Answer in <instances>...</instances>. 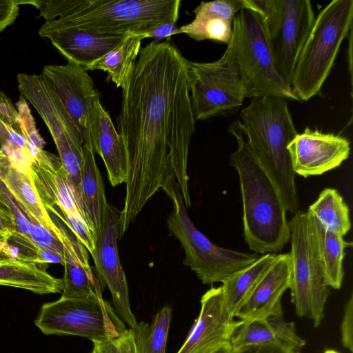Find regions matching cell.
Segmentation results:
<instances>
[{
	"instance_id": "1",
	"label": "cell",
	"mask_w": 353,
	"mask_h": 353,
	"mask_svg": "<svg viewBox=\"0 0 353 353\" xmlns=\"http://www.w3.org/2000/svg\"><path fill=\"white\" fill-rule=\"evenodd\" d=\"M187 60L169 41L142 48L121 86L117 130L128 173L121 239L149 199L176 180L186 209L191 201L188 162L195 132Z\"/></svg>"
},
{
	"instance_id": "2",
	"label": "cell",
	"mask_w": 353,
	"mask_h": 353,
	"mask_svg": "<svg viewBox=\"0 0 353 353\" xmlns=\"http://www.w3.org/2000/svg\"><path fill=\"white\" fill-rule=\"evenodd\" d=\"M45 23L103 35L142 34L165 23H176L181 0H32Z\"/></svg>"
},
{
	"instance_id": "3",
	"label": "cell",
	"mask_w": 353,
	"mask_h": 353,
	"mask_svg": "<svg viewBox=\"0 0 353 353\" xmlns=\"http://www.w3.org/2000/svg\"><path fill=\"white\" fill-rule=\"evenodd\" d=\"M229 132L238 144L230 164L239 177L245 241L256 254L278 252L290 238L286 207L274 183L250 151L241 121L233 123Z\"/></svg>"
},
{
	"instance_id": "4",
	"label": "cell",
	"mask_w": 353,
	"mask_h": 353,
	"mask_svg": "<svg viewBox=\"0 0 353 353\" xmlns=\"http://www.w3.org/2000/svg\"><path fill=\"white\" fill-rule=\"evenodd\" d=\"M240 117L250 151L274 183L287 211L294 214L299 210L296 174L287 147L298 133L287 99L254 98Z\"/></svg>"
},
{
	"instance_id": "5",
	"label": "cell",
	"mask_w": 353,
	"mask_h": 353,
	"mask_svg": "<svg viewBox=\"0 0 353 353\" xmlns=\"http://www.w3.org/2000/svg\"><path fill=\"white\" fill-rule=\"evenodd\" d=\"M353 0H333L315 17L295 65L291 88L300 101L318 95L352 30Z\"/></svg>"
},
{
	"instance_id": "6",
	"label": "cell",
	"mask_w": 353,
	"mask_h": 353,
	"mask_svg": "<svg viewBox=\"0 0 353 353\" xmlns=\"http://www.w3.org/2000/svg\"><path fill=\"white\" fill-rule=\"evenodd\" d=\"M290 230V294L297 316L319 327L323 318L330 288L323 280L314 217L298 210L288 221Z\"/></svg>"
},
{
	"instance_id": "7",
	"label": "cell",
	"mask_w": 353,
	"mask_h": 353,
	"mask_svg": "<svg viewBox=\"0 0 353 353\" xmlns=\"http://www.w3.org/2000/svg\"><path fill=\"white\" fill-rule=\"evenodd\" d=\"M231 43L245 98L272 96L300 101L276 68L259 14L249 9L237 13L233 20Z\"/></svg>"
},
{
	"instance_id": "8",
	"label": "cell",
	"mask_w": 353,
	"mask_h": 353,
	"mask_svg": "<svg viewBox=\"0 0 353 353\" xmlns=\"http://www.w3.org/2000/svg\"><path fill=\"white\" fill-rule=\"evenodd\" d=\"M163 190L170 198L173 210L167 219L170 232L185 252L183 264L205 285L223 282L234 272L255 261L256 253L236 251L214 244L190 219L176 180Z\"/></svg>"
},
{
	"instance_id": "9",
	"label": "cell",
	"mask_w": 353,
	"mask_h": 353,
	"mask_svg": "<svg viewBox=\"0 0 353 353\" xmlns=\"http://www.w3.org/2000/svg\"><path fill=\"white\" fill-rule=\"evenodd\" d=\"M18 89L46 125L55 143L68 183L83 213L81 172L83 158L81 132L67 111L50 81L42 73H20Z\"/></svg>"
},
{
	"instance_id": "10",
	"label": "cell",
	"mask_w": 353,
	"mask_h": 353,
	"mask_svg": "<svg viewBox=\"0 0 353 353\" xmlns=\"http://www.w3.org/2000/svg\"><path fill=\"white\" fill-rule=\"evenodd\" d=\"M262 19L277 71L290 85L315 16L309 0H250ZM291 86V85H290Z\"/></svg>"
},
{
	"instance_id": "11",
	"label": "cell",
	"mask_w": 353,
	"mask_h": 353,
	"mask_svg": "<svg viewBox=\"0 0 353 353\" xmlns=\"http://www.w3.org/2000/svg\"><path fill=\"white\" fill-rule=\"evenodd\" d=\"M187 69L196 121L232 112L243 105L244 90L231 41L219 59L212 62L187 60Z\"/></svg>"
},
{
	"instance_id": "12",
	"label": "cell",
	"mask_w": 353,
	"mask_h": 353,
	"mask_svg": "<svg viewBox=\"0 0 353 353\" xmlns=\"http://www.w3.org/2000/svg\"><path fill=\"white\" fill-rule=\"evenodd\" d=\"M44 334L74 335L103 342L126 328L112 304L103 298L59 300L44 303L34 321Z\"/></svg>"
},
{
	"instance_id": "13",
	"label": "cell",
	"mask_w": 353,
	"mask_h": 353,
	"mask_svg": "<svg viewBox=\"0 0 353 353\" xmlns=\"http://www.w3.org/2000/svg\"><path fill=\"white\" fill-rule=\"evenodd\" d=\"M79 127L83 145L98 152L99 106L101 94L92 78L82 66L71 62L47 65L42 72Z\"/></svg>"
},
{
	"instance_id": "14",
	"label": "cell",
	"mask_w": 353,
	"mask_h": 353,
	"mask_svg": "<svg viewBox=\"0 0 353 353\" xmlns=\"http://www.w3.org/2000/svg\"><path fill=\"white\" fill-rule=\"evenodd\" d=\"M119 212L110 205L105 223L97 236L95 247L90 253L97 276L102 285H107L112 295V305L120 319L134 330L138 322L131 310L128 285L121 265L117 241Z\"/></svg>"
},
{
	"instance_id": "15",
	"label": "cell",
	"mask_w": 353,
	"mask_h": 353,
	"mask_svg": "<svg viewBox=\"0 0 353 353\" xmlns=\"http://www.w3.org/2000/svg\"><path fill=\"white\" fill-rule=\"evenodd\" d=\"M294 172L305 178L338 168L348 159L350 143L342 136L306 128L287 147Z\"/></svg>"
},
{
	"instance_id": "16",
	"label": "cell",
	"mask_w": 353,
	"mask_h": 353,
	"mask_svg": "<svg viewBox=\"0 0 353 353\" xmlns=\"http://www.w3.org/2000/svg\"><path fill=\"white\" fill-rule=\"evenodd\" d=\"M242 322L225 309L221 286L212 287L202 296L199 316L176 353H212L230 343Z\"/></svg>"
},
{
	"instance_id": "17",
	"label": "cell",
	"mask_w": 353,
	"mask_h": 353,
	"mask_svg": "<svg viewBox=\"0 0 353 353\" xmlns=\"http://www.w3.org/2000/svg\"><path fill=\"white\" fill-rule=\"evenodd\" d=\"M53 221L63 233L64 248L63 289L61 298L94 299L103 298L102 284L89 264L88 250L60 215L52 214Z\"/></svg>"
},
{
	"instance_id": "18",
	"label": "cell",
	"mask_w": 353,
	"mask_h": 353,
	"mask_svg": "<svg viewBox=\"0 0 353 353\" xmlns=\"http://www.w3.org/2000/svg\"><path fill=\"white\" fill-rule=\"evenodd\" d=\"M30 157L29 174L46 209L57 205L63 214L81 213L83 215L59 157L44 150Z\"/></svg>"
},
{
	"instance_id": "19",
	"label": "cell",
	"mask_w": 353,
	"mask_h": 353,
	"mask_svg": "<svg viewBox=\"0 0 353 353\" xmlns=\"http://www.w3.org/2000/svg\"><path fill=\"white\" fill-rule=\"evenodd\" d=\"M290 254H276L272 265L238 310L235 318L246 321L281 312V299L290 288Z\"/></svg>"
},
{
	"instance_id": "20",
	"label": "cell",
	"mask_w": 353,
	"mask_h": 353,
	"mask_svg": "<svg viewBox=\"0 0 353 353\" xmlns=\"http://www.w3.org/2000/svg\"><path fill=\"white\" fill-rule=\"evenodd\" d=\"M39 34L48 39L68 62L83 68L117 46L124 36L103 35L86 31L57 28L44 22Z\"/></svg>"
},
{
	"instance_id": "21",
	"label": "cell",
	"mask_w": 353,
	"mask_h": 353,
	"mask_svg": "<svg viewBox=\"0 0 353 353\" xmlns=\"http://www.w3.org/2000/svg\"><path fill=\"white\" fill-rule=\"evenodd\" d=\"M243 9L252 10L248 0H216L202 1L194 10V19L178 28L196 41L212 40L227 46L232 37L235 16Z\"/></svg>"
},
{
	"instance_id": "22",
	"label": "cell",
	"mask_w": 353,
	"mask_h": 353,
	"mask_svg": "<svg viewBox=\"0 0 353 353\" xmlns=\"http://www.w3.org/2000/svg\"><path fill=\"white\" fill-rule=\"evenodd\" d=\"M0 179L23 214L51 231L63 243V233L38 196L30 174L18 167L0 148Z\"/></svg>"
},
{
	"instance_id": "23",
	"label": "cell",
	"mask_w": 353,
	"mask_h": 353,
	"mask_svg": "<svg viewBox=\"0 0 353 353\" xmlns=\"http://www.w3.org/2000/svg\"><path fill=\"white\" fill-rule=\"evenodd\" d=\"M230 343L240 350L267 343H279L299 350L306 341L296 334L294 323L284 320L281 311L264 319L243 321L234 333Z\"/></svg>"
},
{
	"instance_id": "24",
	"label": "cell",
	"mask_w": 353,
	"mask_h": 353,
	"mask_svg": "<svg viewBox=\"0 0 353 353\" xmlns=\"http://www.w3.org/2000/svg\"><path fill=\"white\" fill-rule=\"evenodd\" d=\"M0 285L30 290L39 294L61 293L63 281L34 262L0 254Z\"/></svg>"
},
{
	"instance_id": "25",
	"label": "cell",
	"mask_w": 353,
	"mask_h": 353,
	"mask_svg": "<svg viewBox=\"0 0 353 353\" xmlns=\"http://www.w3.org/2000/svg\"><path fill=\"white\" fill-rule=\"evenodd\" d=\"M81 188L85 217L96 236L100 233L108 214V204L102 176L94 159V152L83 145Z\"/></svg>"
},
{
	"instance_id": "26",
	"label": "cell",
	"mask_w": 353,
	"mask_h": 353,
	"mask_svg": "<svg viewBox=\"0 0 353 353\" xmlns=\"http://www.w3.org/2000/svg\"><path fill=\"white\" fill-rule=\"evenodd\" d=\"M98 154L105 165L113 187L125 183L128 173L125 148L108 112L99 106Z\"/></svg>"
},
{
	"instance_id": "27",
	"label": "cell",
	"mask_w": 353,
	"mask_h": 353,
	"mask_svg": "<svg viewBox=\"0 0 353 353\" xmlns=\"http://www.w3.org/2000/svg\"><path fill=\"white\" fill-rule=\"evenodd\" d=\"M274 253L264 254L249 265L234 272L222 282L221 286L223 303L234 318L258 282L276 259Z\"/></svg>"
},
{
	"instance_id": "28",
	"label": "cell",
	"mask_w": 353,
	"mask_h": 353,
	"mask_svg": "<svg viewBox=\"0 0 353 353\" xmlns=\"http://www.w3.org/2000/svg\"><path fill=\"white\" fill-rule=\"evenodd\" d=\"M142 40L140 34L130 32L113 49L84 68L105 72L108 80L121 88L140 52Z\"/></svg>"
},
{
	"instance_id": "29",
	"label": "cell",
	"mask_w": 353,
	"mask_h": 353,
	"mask_svg": "<svg viewBox=\"0 0 353 353\" xmlns=\"http://www.w3.org/2000/svg\"><path fill=\"white\" fill-rule=\"evenodd\" d=\"M307 212L329 232L343 236L351 228L349 207L336 189L322 190Z\"/></svg>"
},
{
	"instance_id": "30",
	"label": "cell",
	"mask_w": 353,
	"mask_h": 353,
	"mask_svg": "<svg viewBox=\"0 0 353 353\" xmlns=\"http://www.w3.org/2000/svg\"><path fill=\"white\" fill-rule=\"evenodd\" d=\"M315 222L324 283L329 288L339 290L344 276L345 249L351 247L352 243L345 241L343 236L325 230L316 219Z\"/></svg>"
},
{
	"instance_id": "31",
	"label": "cell",
	"mask_w": 353,
	"mask_h": 353,
	"mask_svg": "<svg viewBox=\"0 0 353 353\" xmlns=\"http://www.w3.org/2000/svg\"><path fill=\"white\" fill-rule=\"evenodd\" d=\"M172 310L164 306L149 324L141 321L132 330L137 353H165Z\"/></svg>"
},
{
	"instance_id": "32",
	"label": "cell",
	"mask_w": 353,
	"mask_h": 353,
	"mask_svg": "<svg viewBox=\"0 0 353 353\" xmlns=\"http://www.w3.org/2000/svg\"><path fill=\"white\" fill-rule=\"evenodd\" d=\"M21 134L27 141L30 155L43 150L45 141L39 133L27 100L20 96L17 103Z\"/></svg>"
},
{
	"instance_id": "33",
	"label": "cell",
	"mask_w": 353,
	"mask_h": 353,
	"mask_svg": "<svg viewBox=\"0 0 353 353\" xmlns=\"http://www.w3.org/2000/svg\"><path fill=\"white\" fill-rule=\"evenodd\" d=\"M0 203L13 217L16 224V232L25 238L30 239L31 223L23 214L16 200L0 179Z\"/></svg>"
},
{
	"instance_id": "34",
	"label": "cell",
	"mask_w": 353,
	"mask_h": 353,
	"mask_svg": "<svg viewBox=\"0 0 353 353\" xmlns=\"http://www.w3.org/2000/svg\"><path fill=\"white\" fill-rule=\"evenodd\" d=\"M90 353H137L133 330L125 329L114 339L93 343V348Z\"/></svg>"
},
{
	"instance_id": "35",
	"label": "cell",
	"mask_w": 353,
	"mask_h": 353,
	"mask_svg": "<svg viewBox=\"0 0 353 353\" xmlns=\"http://www.w3.org/2000/svg\"><path fill=\"white\" fill-rule=\"evenodd\" d=\"M31 223L30 239L40 248L50 250L64 257L62 242L51 231L33 218H28Z\"/></svg>"
},
{
	"instance_id": "36",
	"label": "cell",
	"mask_w": 353,
	"mask_h": 353,
	"mask_svg": "<svg viewBox=\"0 0 353 353\" xmlns=\"http://www.w3.org/2000/svg\"><path fill=\"white\" fill-rule=\"evenodd\" d=\"M341 343L345 349L353 352V296L344 307V313L341 323Z\"/></svg>"
},
{
	"instance_id": "37",
	"label": "cell",
	"mask_w": 353,
	"mask_h": 353,
	"mask_svg": "<svg viewBox=\"0 0 353 353\" xmlns=\"http://www.w3.org/2000/svg\"><path fill=\"white\" fill-rule=\"evenodd\" d=\"M0 120L6 127L11 128L21 134L17 110L11 100L1 91H0Z\"/></svg>"
},
{
	"instance_id": "38",
	"label": "cell",
	"mask_w": 353,
	"mask_h": 353,
	"mask_svg": "<svg viewBox=\"0 0 353 353\" xmlns=\"http://www.w3.org/2000/svg\"><path fill=\"white\" fill-rule=\"evenodd\" d=\"M19 6L18 0H0V33L14 22Z\"/></svg>"
},
{
	"instance_id": "39",
	"label": "cell",
	"mask_w": 353,
	"mask_h": 353,
	"mask_svg": "<svg viewBox=\"0 0 353 353\" xmlns=\"http://www.w3.org/2000/svg\"><path fill=\"white\" fill-rule=\"evenodd\" d=\"M178 28L176 23L170 22L158 25L140 34L143 39L152 38L154 41H158V40L169 39L171 36L177 34Z\"/></svg>"
},
{
	"instance_id": "40",
	"label": "cell",
	"mask_w": 353,
	"mask_h": 353,
	"mask_svg": "<svg viewBox=\"0 0 353 353\" xmlns=\"http://www.w3.org/2000/svg\"><path fill=\"white\" fill-rule=\"evenodd\" d=\"M16 232V224L12 215L0 203V235L8 243Z\"/></svg>"
},
{
	"instance_id": "41",
	"label": "cell",
	"mask_w": 353,
	"mask_h": 353,
	"mask_svg": "<svg viewBox=\"0 0 353 353\" xmlns=\"http://www.w3.org/2000/svg\"><path fill=\"white\" fill-rule=\"evenodd\" d=\"M242 353H300L279 343H267L249 347L243 350Z\"/></svg>"
},
{
	"instance_id": "42",
	"label": "cell",
	"mask_w": 353,
	"mask_h": 353,
	"mask_svg": "<svg viewBox=\"0 0 353 353\" xmlns=\"http://www.w3.org/2000/svg\"><path fill=\"white\" fill-rule=\"evenodd\" d=\"M9 141L8 132L6 125L0 120V145L3 147Z\"/></svg>"
},
{
	"instance_id": "43",
	"label": "cell",
	"mask_w": 353,
	"mask_h": 353,
	"mask_svg": "<svg viewBox=\"0 0 353 353\" xmlns=\"http://www.w3.org/2000/svg\"><path fill=\"white\" fill-rule=\"evenodd\" d=\"M243 350L234 347L230 343H226L212 353H242Z\"/></svg>"
},
{
	"instance_id": "44",
	"label": "cell",
	"mask_w": 353,
	"mask_h": 353,
	"mask_svg": "<svg viewBox=\"0 0 353 353\" xmlns=\"http://www.w3.org/2000/svg\"><path fill=\"white\" fill-rule=\"evenodd\" d=\"M324 353H340V352L335 350L327 349L324 352Z\"/></svg>"
},
{
	"instance_id": "45",
	"label": "cell",
	"mask_w": 353,
	"mask_h": 353,
	"mask_svg": "<svg viewBox=\"0 0 353 353\" xmlns=\"http://www.w3.org/2000/svg\"><path fill=\"white\" fill-rule=\"evenodd\" d=\"M7 242L3 239V238L0 235V245L3 243H6Z\"/></svg>"
}]
</instances>
